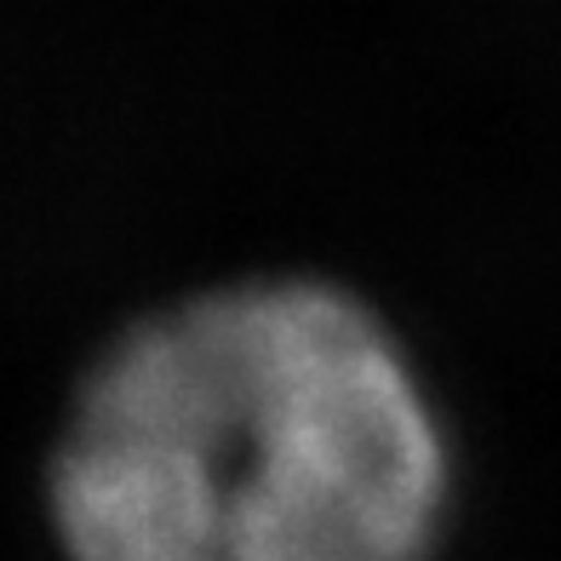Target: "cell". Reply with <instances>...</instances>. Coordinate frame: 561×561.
I'll list each match as a JSON object with an SVG mask.
<instances>
[{
	"label": "cell",
	"instance_id": "1",
	"mask_svg": "<svg viewBox=\"0 0 561 561\" xmlns=\"http://www.w3.org/2000/svg\"><path fill=\"white\" fill-rule=\"evenodd\" d=\"M87 499L161 561H430L453 447L396 327L264 275L144 316L69 419Z\"/></svg>",
	"mask_w": 561,
	"mask_h": 561
}]
</instances>
